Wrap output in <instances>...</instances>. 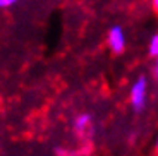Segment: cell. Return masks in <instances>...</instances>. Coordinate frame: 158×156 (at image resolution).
I'll return each instance as SVG.
<instances>
[{
	"mask_svg": "<svg viewBox=\"0 0 158 156\" xmlns=\"http://www.w3.org/2000/svg\"><path fill=\"white\" fill-rule=\"evenodd\" d=\"M153 77L158 81V57H156V60H155V65H153Z\"/></svg>",
	"mask_w": 158,
	"mask_h": 156,
	"instance_id": "obj_6",
	"label": "cell"
},
{
	"mask_svg": "<svg viewBox=\"0 0 158 156\" xmlns=\"http://www.w3.org/2000/svg\"><path fill=\"white\" fill-rule=\"evenodd\" d=\"M148 53H150L151 57H155V59L158 57V33L150 38V43H148Z\"/></svg>",
	"mask_w": 158,
	"mask_h": 156,
	"instance_id": "obj_4",
	"label": "cell"
},
{
	"mask_svg": "<svg viewBox=\"0 0 158 156\" xmlns=\"http://www.w3.org/2000/svg\"><path fill=\"white\" fill-rule=\"evenodd\" d=\"M155 151H156V154H158V139H156V146H155Z\"/></svg>",
	"mask_w": 158,
	"mask_h": 156,
	"instance_id": "obj_8",
	"label": "cell"
},
{
	"mask_svg": "<svg viewBox=\"0 0 158 156\" xmlns=\"http://www.w3.org/2000/svg\"><path fill=\"white\" fill-rule=\"evenodd\" d=\"M19 0H0V9H9L12 5H16Z\"/></svg>",
	"mask_w": 158,
	"mask_h": 156,
	"instance_id": "obj_5",
	"label": "cell"
},
{
	"mask_svg": "<svg viewBox=\"0 0 158 156\" xmlns=\"http://www.w3.org/2000/svg\"><path fill=\"white\" fill-rule=\"evenodd\" d=\"M107 43L114 53H122L126 50L127 45V38H126V31L120 26H114L110 27V31L107 35Z\"/></svg>",
	"mask_w": 158,
	"mask_h": 156,
	"instance_id": "obj_2",
	"label": "cell"
},
{
	"mask_svg": "<svg viewBox=\"0 0 158 156\" xmlns=\"http://www.w3.org/2000/svg\"><path fill=\"white\" fill-rule=\"evenodd\" d=\"M91 115L89 113H81V115H77V117L74 118V124H72V127H74L76 134H79V136H84V134L88 132V130L91 129Z\"/></svg>",
	"mask_w": 158,
	"mask_h": 156,
	"instance_id": "obj_3",
	"label": "cell"
},
{
	"mask_svg": "<svg viewBox=\"0 0 158 156\" xmlns=\"http://www.w3.org/2000/svg\"><path fill=\"white\" fill-rule=\"evenodd\" d=\"M151 5H153V9L158 12V0H151Z\"/></svg>",
	"mask_w": 158,
	"mask_h": 156,
	"instance_id": "obj_7",
	"label": "cell"
},
{
	"mask_svg": "<svg viewBox=\"0 0 158 156\" xmlns=\"http://www.w3.org/2000/svg\"><path fill=\"white\" fill-rule=\"evenodd\" d=\"M129 100L131 105L136 112H141L146 105L148 100V79L144 76H139L134 81V84L131 86V93H129Z\"/></svg>",
	"mask_w": 158,
	"mask_h": 156,
	"instance_id": "obj_1",
	"label": "cell"
}]
</instances>
